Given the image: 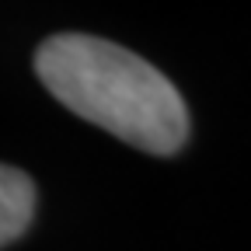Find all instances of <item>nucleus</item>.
Here are the masks:
<instances>
[{
	"instance_id": "f257e3e1",
	"label": "nucleus",
	"mask_w": 251,
	"mask_h": 251,
	"mask_svg": "<svg viewBox=\"0 0 251 251\" xmlns=\"http://www.w3.org/2000/svg\"><path fill=\"white\" fill-rule=\"evenodd\" d=\"M49 94L143 153L168 157L188 140V108L178 87L143 56L98 35H52L35 52Z\"/></svg>"
},
{
	"instance_id": "f03ea898",
	"label": "nucleus",
	"mask_w": 251,
	"mask_h": 251,
	"mask_svg": "<svg viewBox=\"0 0 251 251\" xmlns=\"http://www.w3.org/2000/svg\"><path fill=\"white\" fill-rule=\"evenodd\" d=\"M35 216V181L21 168L0 164V248L18 241Z\"/></svg>"
}]
</instances>
